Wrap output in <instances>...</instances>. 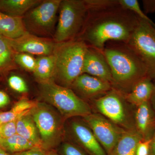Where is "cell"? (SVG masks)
<instances>
[{
  "mask_svg": "<svg viewBox=\"0 0 155 155\" xmlns=\"http://www.w3.org/2000/svg\"><path fill=\"white\" fill-rule=\"evenodd\" d=\"M83 29L78 38L89 47L103 51L110 41L127 43L139 22L134 13L117 3L88 8Z\"/></svg>",
  "mask_w": 155,
  "mask_h": 155,
  "instance_id": "1",
  "label": "cell"
},
{
  "mask_svg": "<svg viewBox=\"0 0 155 155\" xmlns=\"http://www.w3.org/2000/svg\"><path fill=\"white\" fill-rule=\"evenodd\" d=\"M103 52L110 68L113 88L125 95L140 81L148 77L144 64L127 43L108 41Z\"/></svg>",
  "mask_w": 155,
  "mask_h": 155,
  "instance_id": "2",
  "label": "cell"
},
{
  "mask_svg": "<svg viewBox=\"0 0 155 155\" xmlns=\"http://www.w3.org/2000/svg\"><path fill=\"white\" fill-rule=\"evenodd\" d=\"M88 46L77 38L56 43L52 55L54 59L53 81L70 88L75 79L82 74L84 56Z\"/></svg>",
  "mask_w": 155,
  "mask_h": 155,
  "instance_id": "3",
  "label": "cell"
},
{
  "mask_svg": "<svg viewBox=\"0 0 155 155\" xmlns=\"http://www.w3.org/2000/svg\"><path fill=\"white\" fill-rule=\"evenodd\" d=\"M40 96L45 102L55 108L65 119L92 114L89 105L71 88L59 85L53 80L40 83Z\"/></svg>",
  "mask_w": 155,
  "mask_h": 155,
  "instance_id": "4",
  "label": "cell"
},
{
  "mask_svg": "<svg viewBox=\"0 0 155 155\" xmlns=\"http://www.w3.org/2000/svg\"><path fill=\"white\" fill-rule=\"evenodd\" d=\"M59 11L54 41L63 42L78 38L83 29L88 14L85 0L61 1Z\"/></svg>",
  "mask_w": 155,
  "mask_h": 155,
  "instance_id": "5",
  "label": "cell"
},
{
  "mask_svg": "<svg viewBox=\"0 0 155 155\" xmlns=\"http://www.w3.org/2000/svg\"><path fill=\"white\" fill-rule=\"evenodd\" d=\"M45 151L54 150L64 137V119L53 107L45 102H37L30 111Z\"/></svg>",
  "mask_w": 155,
  "mask_h": 155,
  "instance_id": "6",
  "label": "cell"
},
{
  "mask_svg": "<svg viewBox=\"0 0 155 155\" xmlns=\"http://www.w3.org/2000/svg\"><path fill=\"white\" fill-rule=\"evenodd\" d=\"M100 114L126 130L135 129L134 112L125 99V94L114 88L104 96L93 100Z\"/></svg>",
  "mask_w": 155,
  "mask_h": 155,
  "instance_id": "7",
  "label": "cell"
},
{
  "mask_svg": "<svg viewBox=\"0 0 155 155\" xmlns=\"http://www.w3.org/2000/svg\"><path fill=\"white\" fill-rule=\"evenodd\" d=\"M61 2V0H45L31 9L23 17L27 31L41 37L51 35Z\"/></svg>",
  "mask_w": 155,
  "mask_h": 155,
  "instance_id": "8",
  "label": "cell"
},
{
  "mask_svg": "<svg viewBox=\"0 0 155 155\" xmlns=\"http://www.w3.org/2000/svg\"><path fill=\"white\" fill-rule=\"evenodd\" d=\"M137 54L147 70L148 77L155 79V28L140 19L137 27L127 43Z\"/></svg>",
  "mask_w": 155,
  "mask_h": 155,
  "instance_id": "9",
  "label": "cell"
},
{
  "mask_svg": "<svg viewBox=\"0 0 155 155\" xmlns=\"http://www.w3.org/2000/svg\"><path fill=\"white\" fill-rule=\"evenodd\" d=\"M83 118L107 154L110 155L126 130L100 114L92 113Z\"/></svg>",
  "mask_w": 155,
  "mask_h": 155,
  "instance_id": "10",
  "label": "cell"
},
{
  "mask_svg": "<svg viewBox=\"0 0 155 155\" xmlns=\"http://www.w3.org/2000/svg\"><path fill=\"white\" fill-rule=\"evenodd\" d=\"M9 40L15 52L39 56L52 55L56 44L54 40L36 36L28 31L20 37Z\"/></svg>",
  "mask_w": 155,
  "mask_h": 155,
  "instance_id": "11",
  "label": "cell"
},
{
  "mask_svg": "<svg viewBox=\"0 0 155 155\" xmlns=\"http://www.w3.org/2000/svg\"><path fill=\"white\" fill-rule=\"evenodd\" d=\"M70 88L82 99L93 101L106 94L113 87L108 81L83 73L75 79Z\"/></svg>",
  "mask_w": 155,
  "mask_h": 155,
  "instance_id": "12",
  "label": "cell"
},
{
  "mask_svg": "<svg viewBox=\"0 0 155 155\" xmlns=\"http://www.w3.org/2000/svg\"><path fill=\"white\" fill-rule=\"evenodd\" d=\"M83 73L108 81L112 85L110 68L102 51L88 47L84 56Z\"/></svg>",
  "mask_w": 155,
  "mask_h": 155,
  "instance_id": "13",
  "label": "cell"
},
{
  "mask_svg": "<svg viewBox=\"0 0 155 155\" xmlns=\"http://www.w3.org/2000/svg\"><path fill=\"white\" fill-rule=\"evenodd\" d=\"M71 130L77 142L90 155H107L91 128L84 121H72L71 123Z\"/></svg>",
  "mask_w": 155,
  "mask_h": 155,
  "instance_id": "14",
  "label": "cell"
},
{
  "mask_svg": "<svg viewBox=\"0 0 155 155\" xmlns=\"http://www.w3.org/2000/svg\"><path fill=\"white\" fill-rule=\"evenodd\" d=\"M135 129L143 140H150L155 132V112L150 101L136 107L134 112Z\"/></svg>",
  "mask_w": 155,
  "mask_h": 155,
  "instance_id": "15",
  "label": "cell"
},
{
  "mask_svg": "<svg viewBox=\"0 0 155 155\" xmlns=\"http://www.w3.org/2000/svg\"><path fill=\"white\" fill-rule=\"evenodd\" d=\"M152 79L147 77L140 81L130 92L125 95L127 102L135 107L146 102L150 101L154 90Z\"/></svg>",
  "mask_w": 155,
  "mask_h": 155,
  "instance_id": "16",
  "label": "cell"
},
{
  "mask_svg": "<svg viewBox=\"0 0 155 155\" xmlns=\"http://www.w3.org/2000/svg\"><path fill=\"white\" fill-rule=\"evenodd\" d=\"M27 32L23 17H14L0 12V34L13 39Z\"/></svg>",
  "mask_w": 155,
  "mask_h": 155,
  "instance_id": "17",
  "label": "cell"
},
{
  "mask_svg": "<svg viewBox=\"0 0 155 155\" xmlns=\"http://www.w3.org/2000/svg\"><path fill=\"white\" fill-rule=\"evenodd\" d=\"M30 113L17 119V134L28 140L36 147L43 149L38 129Z\"/></svg>",
  "mask_w": 155,
  "mask_h": 155,
  "instance_id": "18",
  "label": "cell"
},
{
  "mask_svg": "<svg viewBox=\"0 0 155 155\" xmlns=\"http://www.w3.org/2000/svg\"><path fill=\"white\" fill-rule=\"evenodd\" d=\"M142 140L141 136L136 129L126 130L110 155H135L137 144Z\"/></svg>",
  "mask_w": 155,
  "mask_h": 155,
  "instance_id": "19",
  "label": "cell"
},
{
  "mask_svg": "<svg viewBox=\"0 0 155 155\" xmlns=\"http://www.w3.org/2000/svg\"><path fill=\"white\" fill-rule=\"evenodd\" d=\"M41 1L38 0H1L0 12L11 16L23 17Z\"/></svg>",
  "mask_w": 155,
  "mask_h": 155,
  "instance_id": "20",
  "label": "cell"
},
{
  "mask_svg": "<svg viewBox=\"0 0 155 155\" xmlns=\"http://www.w3.org/2000/svg\"><path fill=\"white\" fill-rule=\"evenodd\" d=\"M54 70V59L53 55L39 56L33 73L40 83L53 80Z\"/></svg>",
  "mask_w": 155,
  "mask_h": 155,
  "instance_id": "21",
  "label": "cell"
},
{
  "mask_svg": "<svg viewBox=\"0 0 155 155\" xmlns=\"http://www.w3.org/2000/svg\"><path fill=\"white\" fill-rule=\"evenodd\" d=\"M16 53L9 39L0 34V74H5L15 69Z\"/></svg>",
  "mask_w": 155,
  "mask_h": 155,
  "instance_id": "22",
  "label": "cell"
},
{
  "mask_svg": "<svg viewBox=\"0 0 155 155\" xmlns=\"http://www.w3.org/2000/svg\"><path fill=\"white\" fill-rule=\"evenodd\" d=\"M0 147L11 154L36 147L28 140L17 134L0 139Z\"/></svg>",
  "mask_w": 155,
  "mask_h": 155,
  "instance_id": "23",
  "label": "cell"
},
{
  "mask_svg": "<svg viewBox=\"0 0 155 155\" xmlns=\"http://www.w3.org/2000/svg\"><path fill=\"white\" fill-rule=\"evenodd\" d=\"M120 5L133 12L139 19L148 22L155 28V23L145 14L137 0H119Z\"/></svg>",
  "mask_w": 155,
  "mask_h": 155,
  "instance_id": "24",
  "label": "cell"
},
{
  "mask_svg": "<svg viewBox=\"0 0 155 155\" xmlns=\"http://www.w3.org/2000/svg\"><path fill=\"white\" fill-rule=\"evenodd\" d=\"M16 64L27 71L33 72L35 69L36 58L32 55L26 53H16L15 55Z\"/></svg>",
  "mask_w": 155,
  "mask_h": 155,
  "instance_id": "25",
  "label": "cell"
},
{
  "mask_svg": "<svg viewBox=\"0 0 155 155\" xmlns=\"http://www.w3.org/2000/svg\"><path fill=\"white\" fill-rule=\"evenodd\" d=\"M25 113L17 105L14 104L10 110L0 113V125L14 120H17L19 117Z\"/></svg>",
  "mask_w": 155,
  "mask_h": 155,
  "instance_id": "26",
  "label": "cell"
},
{
  "mask_svg": "<svg viewBox=\"0 0 155 155\" xmlns=\"http://www.w3.org/2000/svg\"><path fill=\"white\" fill-rule=\"evenodd\" d=\"M9 87L14 91L19 93H25L28 91V87L25 80L19 75H11L8 79Z\"/></svg>",
  "mask_w": 155,
  "mask_h": 155,
  "instance_id": "27",
  "label": "cell"
},
{
  "mask_svg": "<svg viewBox=\"0 0 155 155\" xmlns=\"http://www.w3.org/2000/svg\"><path fill=\"white\" fill-rule=\"evenodd\" d=\"M17 134V120L6 122L0 125L1 139L8 138Z\"/></svg>",
  "mask_w": 155,
  "mask_h": 155,
  "instance_id": "28",
  "label": "cell"
},
{
  "mask_svg": "<svg viewBox=\"0 0 155 155\" xmlns=\"http://www.w3.org/2000/svg\"><path fill=\"white\" fill-rule=\"evenodd\" d=\"M62 155H86L78 147L70 143H64L61 148Z\"/></svg>",
  "mask_w": 155,
  "mask_h": 155,
  "instance_id": "29",
  "label": "cell"
},
{
  "mask_svg": "<svg viewBox=\"0 0 155 155\" xmlns=\"http://www.w3.org/2000/svg\"><path fill=\"white\" fill-rule=\"evenodd\" d=\"M150 142L151 140H140L137 147L135 155H150Z\"/></svg>",
  "mask_w": 155,
  "mask_h": 155,
  "instance_id": "30",
  "label": "cell"
},
{
  "mask_svg": "<svg viewBox=\"0 0 155 155\" xmlns=\"http://www.w3.org/2000/svg\"><path fill=\"white\" fill-rule=\"evenodd\" d=\"M142 3L145 14L155 13V0H143Z\"/></svg>",
  "mask_w": 155,
  "mask_h": 155,
  "instance_id": "31",
  "label": "cell"
},
{
  "mask_svg": "<svg viewBox=\"0 0 155 155\" xmlns=\"http://www.w3.org/2000/svg\"><path fill=\"white\" fill-rule=\"evenodd\" d=\"M11 155H46V151L39 148H34Z\"/></svg>",
  "mask_w": 155,
  "mask_h": 155,
  "instance_id": "32",
  "label": "cell"
},
{
  "mask_svg": "<svg viewBox=\"0 0 155 155\" xmlns=\"http://www.w3.org/2000/svg\"><path fill=\"white\" fill-rule=\"evenodd\" d=\"M8 95L5 92L0 91V108L4 107L10 103Z\"/></svg>",
  "mask_w": 155,
  "mask_h": 155,
  "instance_id": "33",
  "label": "cell"
},
{
  "mask_svg": "<svg viewBox=\"0 0 155 155\" xmlns=\"http://www.w3.org/2000/svg\"><path fill=\"white\" fill-rule=\"evenodd\" d=\"M150 155H155V132L151 139Z\"/></svg>",
  "mask_w": 155,
  "mask_h": 155,
  "instance_id": "34",
  "label": "cell"
},
{
  "mask_svg": "<svg viewBox=\"0 0 155 155\" xmlns=\"http://www.w3.org/2000/svg\"><path fill=\"white\" fill-rule=\"evenodd\" d=\"M154 90L153 92L152 96L151 98L150 102L151 104L152 107L153 109L154 110L155 112V79H154Z\"/></svg>",
  "mask_w": 155,
  "mask_h": 155,
  "instance_id": "35",
  "label": "cell"
},
{
  "mask_svg": "<svg viewBox=\"0 0 155 155\" xmlns=\"http://www.w3.org/2000/svg\"><path fill=\"white\" fill-rule=\"evenodd\" d=\"M46 155H60L54 150L46 151Z\"/></svg>",
  "mask_w": 155,
  "mask_h": 155,
  "instance_id": "36",
  "label": "cell"
},
{
  "mask_svg": "<svg viewBox=\"0 0 155 155\" xmlns=\"http://www.w3.org/2000/svg\"><path fill=\"white\" fill-rule=\"evenodd\" d=\"M0 155H11L0 147Z\"/></svg>",
  "mask_w": 155,
  "mask_h": 155,
  "instance_id": "37",
  "label": "cell"
},
{
  "mask_svg": "<svg viewBox=\"0 0 155 155\" xmlns=\"http://www.w3.org/2000/svg\"><path fill=\"white\" fill-rule=\"evenodd\" d=\"M1 139V135H0V139Z\"/></svg>",
  "mask_w": 155,
  "mask_h": 155,
  "instance_id": "38",
  "label": "cell"
}]
</instances>
